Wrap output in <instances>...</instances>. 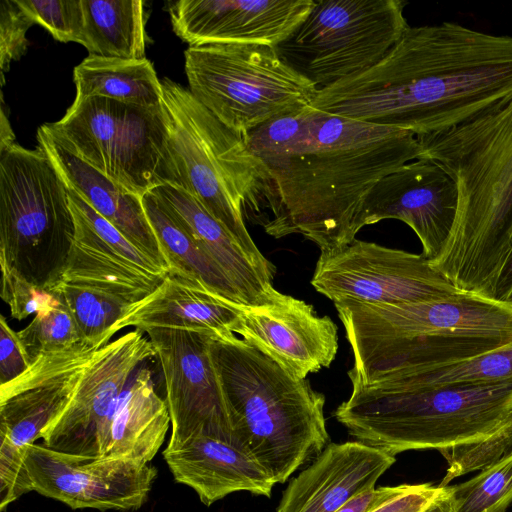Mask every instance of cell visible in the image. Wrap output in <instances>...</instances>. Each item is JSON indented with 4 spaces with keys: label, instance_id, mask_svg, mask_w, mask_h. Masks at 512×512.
Returning <instances> with one entry per match:
<instances>
[{
    "label": "cell",
    "instance_id": "cell-1",
    "mask_svg": "<svg viewBox=\"0 0 512 512\" xmlns=\"http://www.w3.org/2000/svg\"><path fill=\"white\" fill-rule=\"evenodd\" d=\"M264 171L260 223L279 239L300 234L328 253L356 239L361 207L386 175L420 157L410 131L307 106L244 136Z\"/></svg>",
    "mask_w": 512,
    "mask_h": 512
},
{
    "label": "cell",
    "instance_id": "cell-2",
    "mask_svg": "<svg viewBox=\"0 0 512 512\" xmlns=\"http://www.w3.org/2000/svg\"><path fill=\"white\" fill-rule=\"evenodd\" d=\"M512 99V36L455 22L409 27L375 65L319 89L311 107L416 136Z\"/></svg>",
    "mask_w": 512,
    "mask_h": 512
},
{
    "label": "cell",
    "instance_id": "cell-3",
    "mask_svg": "<svg viewBox=\"0 0 512 512\" xmlns=\"http://www.w3.org/2000/svg\"><path fill=\"white\" fill-rule=\"evenodd\" d=\"M416 137L418 159L442 168L458 192L450 237L430 263L460 290L487 297L512 219V99L450 129Z\"/></svg>",
    "mask_w": 512,
    "mask_h": 512
},
{
    "label": "cell",
    "instance_id": "cell-4",
    "mask_svg": "<svg viewBox=\"0 0 512 512\" xmlns=\"http://www.w3.org/2000/svg\"><path fill=\"white\" fill-rule=\"evenodd\" d=\"M210 350L236 439L284 483L328 445L324 394L241 338Z\"/></svg>",
    "mask_w": 512,
    "mask_h": 512
},
{
    "label": "cell",
    "instance_id": "cell-5",
    "mask_svg": "<svg viewBox=\"0 0 512 512\" xmlns=\"http://www.w3.org/2000/svg\"><path fill=\"white\" fill-rule=\"evenodd\" d=\"M351 385L335 418L357 441L392 456L478 442L512 419V381L453 387Z\"/></svg>",
    "mask_w": 512,
    "mask_h": 512
},
{
    "label": "cell",
    "instance_id": "cell-6",
    "mask_svg": "<svg viewBox=\"0 0 512 512\" xmlns=\"http://www.w3.org/2000/svg\"><path fill=\"white\" fill-rule=\"evenodd\" d=\"M162 82V104L169 140L184 190L192 194L229 232L250 261L273 280L275 266L250 236L245 212L259 218L264 171L243 136L220 122L191 94L170 80Z\"/></svg>",
    "mask_w": 512,
    "mask_h": 512
},
{
    "label": "cell",
    "instance_id": "cell-7",
    "mask_svg": "<svg viewBox=\"0 0 512 512\" xmlns=\"http://www.w3.org/2000/svg\"><path fill=\"white\" fill-rule=\"evenodd\" d=\"M74 233L68 188L45 151L0 148V267L54 291Z\"/></svg>",
    "mask_w": 512,
    "mask_h": 512
},
{
    "label": "cell",
    "instance_id": "cell-8",
    "mask_svg": "<svg viewBox=\"0 0 512 512\" xmlns=\"http://www.w3.org/2000/svg\"><path fill=\"white\" fill-rule=\"evenodd\" d=\"M46 125L67 150L140 197L162 185L184 188L163 104L75 98L59 121Z\"/></svg>",
    "mask_w": 512,
    "mask_h": 512
},
{
    "label": "cell",
    "instance_id": "cell-9",
    "mask_svg": "<svg viewBox=\"0 0 512 512\" xmlns=\"http://www.w3.org/2000/svg\"><path fill=\"white\" fill-rule=\"evenodd\" d=\"M184 56L191 94L243 137L276 118L310 106L318 92L269 45L189 46Z\"/></svg>",
    "mask_w": 512,
    "mask_h": 512
},
{
    "label": "cell",
    "instance_id": "cell-10",
    "mask_svg": "<svg viewBox=\"0 0 512 512\" xmlns=\"http://www.w3.org/2000/svg\"><path fill=\"white\" fill-rule=\"evenodd\" d=\"M402 0H320L275 47L317 89L380 61L410 27Z\"/></svg>",
    "mask_w": 512,
    "mask_h": 512
},
{
    "label": "cell",
    "instance_id": "cell-11",
    "mask_svg": "<svg viewBox=\"0 0 512 512\" xmlns=\"http://www.w3.org/2000/svg\"><path fill=\"white\" fill-rule=\"evenodd\" d=\"M351 349L427 337L512 339V305L474 293L418 302H335Z\"/></svg>",
    "mask_w": 512,
    "mask_h": 512
},
{
    "label": "cell",
    "instance_id": "cell-12",
    "mask_svg": "<svg viewBox=\"0 0 512 512\" xmlns=\"http://www.w3.org/2000/svg\"><path fill=\"white\" fill-rule=\"evenodd\" d=\"M311 285L333 303L396 304L468 293L436 270L422 253L359 239L320 254Z\"/></svg>",
    "mask_w": 512,
    "mask_h": 512
},
{
    "label": "cell",
    "instance_id": "cell-13",
    "mask_svg": "<svg viewBox=\"0 0 512 512\" xmlns=\"http://www.w3.org/2000/svg\"><path fill=\"white\" fill-rule=\"evenodd\" d=\"M97 348L82 342L40 356L12 381L0 385V480L10 486L28 478L26 451L64 411Z\"/></svg>",
    "mask_w": 512,
    "mask_h": 512
},
{
    "label": "cell",
    "instance_id": "cell-14",
    "mask_svg": "<svg viewBox=\"0 0 512 512\" xmlns=\"http://www.w3.org/2000/svg\"><path fill=\"white\" fill-rule=\"evenodd\" d=\"M141 331L151 341L164 377L171 418L165 450H175L197 436L240 443L233 433L211 356V342L216 337L187 328L149 327Z\"/></svg>",
    "mask_w": 512,
    "mask_h": 512
},
{
    "label": "cell",
    "instance_id": "cell-15",
    "mask_svg": "<svg viewBox=\"0 0 512 512\" xmlns=\"http://www.w3.org/2000/svg\"><path fill=\"white\" fill-rule=\"evenodd\" d=\"M156 351L139 329L96 351L85 366L71 400L43 434V446L65 454L101 457L115 404L132 374Z\"/></svg>",
    "mask_w": 512,
    "mask_h": 512
},
{
    "label": "cell",
    "instance_id": "cell-16",
    "mask_svg": "<svg viewBox=\"0 0 512 512\" xmlns=\"http://www.w3.org/2000/svg\"><path fill=\"white\" fill-rule=\"evenodd\" d=\"M25 464L33 491L72 509H139L147 500L157 469L126 458H90L30 445Z\"/></svg>",
    "mask_w": 512,
    "mask_h": 512
},
{
    "label": "cell",
    "instance_id": "cell-17",
    "mask_svg": "<svg viewBox=\"0 0 512 512\" xmlns=\"http://www.w3.org/2000/svg\"><path fill=\"white\" fill-rule=\"evenodd\" d=\"M458 207L457 187L437 164L410 161L382 178L366 197L355 229L385 219L406 223L422 244V255L435 260L450 237Z\"/></svg>",
    "mask_w": 512,
    "mask_h": 512
},
{
    "label": "cell",
    "instance_id": "cell-18",
    "mask_svg": "<svg viewBox=\"0 0 512 512\" xmlns=\"http://www.w3.org/2000/svg\"><path fill=\"white\" fill-rule=\"evenodd\" d=\"M234 333L298 378L328 368L338 350V328L312 305L276 290L257 305H239Z\"/></svg>",
    "mask_w": 512,
    "mask_h": 512
},
{
    "label": "cell",
    "instance_id": "cell-19",
    "mask_svg": "<svg viewBox=\"0 0 512 512\" xmlns=\"http://www.w3.org/2000/svg\"><path fill=\"white\" fill-rule=\"evenodd\" d=\"M315 0H180L169 7L175 34L189 46L276 47L306 19Z\"/></svg>",
    "mask_w": 512,
    "mask_h": 512
},
{
    "label": "cell",
    "instance_id": "cell-20",
    "mask_svg": "<svg viewBox=\"0 0 512 512\" xmlns=\"http://www.w3.org/2000/svg\"><path fill=\"white\" fill-rule=\"evenodd\" d=\"M395 461V456L357 440L330 443L289 482L277 512H336L374 488Z\"/></svg>",
    "mask_w": 512,
    "mask_h": 512
},
{
    "label": "cell",
    "instance_id": "cell-21",
    "mask_svg": "<svg viewBox=\"0 0 512 512\" xmlns=\"http://www.w3.org/2000/svg\"><path fill=\"white\" fill-rule=\"evenodd\" d=\"M163 457L174 480L192 488L206 506L239 491L270 497L276 484L240 443L197 436L164 450Z\"/></svg>",
    "mask_w": 512,
    "mask_h": 512
},
{
    "label": "cell",
    "instance_id": "cell-22",
    "mask_svg": "<svg viewBox=\"0 0 512 512\" xmlns=\"http://www.w3.org/2000/svg\"><path fill=\"white\" fill-rule=\"evenodd\" d=\"M37 143L48 155L67 187L73 189L134 246L168 272L164 255L147 218L143 197L110 180L67 150L46 124L37 130Z\"/></svg>",
    "mask_w": 512,
    "mask_h": 512
},
{
    "label": "cell",
    "instance_id": "cell-23",
    "mask_svg": "<svg viewBox=\"0 0 512 512\" xmlns=\"http://www.w3.org/2000/svg\"><path fill=\"white\" fill-rule=\"evenodd\" d=\"M239 305L220 298L206 288L167 274L162 284L135 306L120 322L119 330L133 326L203 330L218 340L235 342Z\"/></svg>",
    "mask_w": 512,
    "mask_h": 512
},
{
    "label": "cell",
    "instance_id": "cell-24",
    "mask_svg": "<svg viewBox=\"0 0 512 512\" xmlns=\"http://www.w3.org/2000/svg\"><path fill=\"white\" fill-rule=\"evenodd\" d=\"M170 424L168 405L156 392L152 371L141 365L115 404L101 457L149 463L162 446Z\"/></svg>",
    "mask_w": 512,
    "mask_h": 512
},
{
    "label": "cell",
    "instance_id": "cell-25",
    "mask_svg": "<svg viewBox=\"0 0 512 512\" xmlns=\"http://www.w3.org/2000/svg\"><path fill=\"white\" fill-rule=\"evenodd\" d=\"M151 192L228 275L248 305L270 299L273 280L250 261L229 232L192 194L172 185H162Z\"/></svg>",
    "mask_w": 512,
    "mask_h": 512
},
{
    "label": "cell",
    "instance_id": "cell-26",
    "mask_svg": "<svg viewBox=\"0 0 512 512\" xmlns=\"http://www.w3.org/2000/svg\"><path fill=\"white\" fill-rule=\"evenodd\" d=\"M143 205L168 266V273L206 288L222 299L246 304L240 291L221 267L195 242L151 191Z\"/></svg>",
    "mask_w": 512,
    "mask_h": 512
},
{
    "label": "cell",
    "instance_id": "cell-27",
    "mask_svg": "<svg viewBox=\"0 0 512 512\" xmlns=\"http://www.w3.org/2000/svg\"><path fill=\"white\" fill-rule=\"evenodd\" d=\"M78 99L104 97L145 108L162 107V82L146 58L89 55L74 68Z\"/></svg>",
    "mask_w": 512,
    "mask_h": 512
},
{
    "label": "cell",
    "instance_id": "cell-28",
    "mask_svg": "<svg viewBox=\"0 0 512 512\" xmlns=\"http://www.w3.org/2000/svg\"><path fill=\"white\" fill-rule=\"evenodd\" d=\"M81 4L82 45L89 55L145 58L147 37L142 0H81Z\"/></svg>",
    "mask_w": 512,
    "mask_h": 512
},
{
    "label": "cell",
    "instance_id": "cell-29",
    "mask_svg": "<svg viewBox=\"0 0 512 512\" xmlns=\"http://www.w3.org/2000/svg\"><path fill=\"white\" fill-rule=\"evenodd\" d=\"M165 277L146 273L74 241L61 282L92 286L140 304Z\"/></svg>",
    "mask_w": 512,
    "mask_h": 512
},
{
    "label": "cell",
    "instance_id": "cell-30",
    "mask_svg": "<svg viewBox=\"0 0 512 512\" xmlns=\"http://www.w3.org/2000/svg\"><path fill=\"white\" fill-rule=\"evenodd\" d=\"M504 381H512V341L474 357L392 375L375 383L412 387H453Z\"/></svg>",
    "mask_w": 512,
    "mask_h": 512
},
{
    "label": "cell",
    "instance_id": "cell-31",
    "mask_svg": "<svg viewBox=\"0 0 512 512\" xmlns=\"http://www.w3.org/2000/svg\"><path fill=\"white\" fill-rule=\"evenodd\" d=\"M57 291L74 316L83 342L100 349L119 331L120 322L138 304L113 293L76 283L60 282Z\"/></svg>",
    "mask_w": 512,
    "mask_h": 512
},
{
    "label": "cell",
    "instance_id": "cell-32",
    "mask_svg": "<svg viewBox=\"0 0 512 512\" xmlns=\"http://www.w3.org/2000/svg\"><path fill=\"white\" fill-rule=\"evenodd\" d=\"M67 188L75 225V242L146 273L164 276L168 274L153 259L134 246L73 189Z\"/></svg>",
    "mask_w": 512,
    "mask_h": 512
},
{
    "label": "cell",
    "instance_id": "cell-33",
    "mask_svg": "<svg viewBox=\"0 0 512 512\" xmlns=\"http://www.w3.org/2000/svg\"><path fill=\"white\" fill-rule=\"evenodd\" d=\"M449 486L456 512H506L512 504V454Z\"/></svg>",
    "mask_w": 512,
    "mask_h": 512
},
{
    "label": "cell",
    "instance_id": "cell-34",
    "mask_svg": "<svg viewBox=\"0 0 512 512\" xmlns=\"http://www.w3.org/2000/svg\"><path fill=\"white\" fill-rule=\"evenodd\" d=\"M17 336L29 366L42 355L83 342L76 320L61 295L58 302L38 312Z\"/></svg>",
    "mask_w": 512,
    "mask_h": 512
},
{
    "label": "cell",
    "instance_id": "cell-35",
    "mask_svg": "<svg viewBox=\"0 0 512 512\" xmlns=\"http://www.w3.org/2000/svg\"><path fill=\"white\" fill-rule=\"evenodd\" d=\"M447 468L439 486L445 487L455 478L479 471L512 454V419L489 437L439 451Z\"/></svg>",
    "mask_w": 512,
    "mask_h": 512
},
{
    "label": "cell",
    "instance_id": "cell-36",
    "mask_svg": "<svg viewBox=\"0 0 512 512\" xmlns=\"http://www.w3.org/2000/svg\"><path fill=\"white\" fill-rule=\"evenodd\" d=\"M35 24L60 42L82 45L84 18L81 0H17Z\"/></svg>",
    "mask_w": 512,
    "mask_h": 512
},
{
    "label": "cell",
    "instance_id": "cell-37",
    "mask_svg": "<svg viewBox=\"0 0 512 512\" xmlns=\"http://www.w3.org/2000/svg\"><path fill=\"white\" fill-rule=\"evenodd\" d=\"M1 268V298L10 308L11 316L23 320L52 306L60 299L57 291L38 286L15 271Z\"/></svg>",
    "mask_w": 512,
    "mask_h": 512
},
{
    "label": "cell",
    "instance_id": "cell-38",
    "mask_svg": "<svg viewBox=\"0 0 512 512\" xmlns=\"http://www.w3.org/2000/svg\"><path fill=\"white\" fill-rule=\"evenodd\" d=\"M35 23L19 6L17 0H2L0 4V67L2 77L12 61L26 52L27 31Z\"/></svg>",
    "mask_w": 512,
    "mask_h": 512
},
{
    "label": "cell",
    "instance_id": "cell-39",
    "mask_svg": "<svg viewBox=\"0 0 512 512\" xmlns=\"http://www.w3.org/2000/svg\"><path fill=\"white\" fill-rule=\"evenodd\" d=\"M29 368L15 332L4 315H0V385L6 384Z\"/></svg>",
    "mask_w": 512,
    "mask_h": 512
},
{
    "label": "cell",
    "instance_id": "cell-40",
    "mask_svg": "<svg viewBox=\"0 0 512 512\" xmlns=\"http://www.w3.org/2000/svg\"><path fill=\"white\" fill-rule=\"evenodd\" d=\"M444 489L445 487L432 483L409 484L403 493L371 512H423Z\"/></svg>",
    "mask_w": 512,
    "mask_h": 512
},
{
    "label": "cell",
    "instance_id": "cell-41",
    "mask_svg": "<svg viewBox=\"0 0 512 512\" xmlns=\"http://www.w3.org/2000/svg\"><path fill=\"white\" fill-rule=\"evenodd\" d=\"M512 292V219L500 243L488 298L505 302Z\"/></svg>",
    "mask_w": 512,
    "mask_h": 512
},
{
    "label": "cell",
    "instance_id": "cell-42",
    "mask_svg": "<svg viewBox=\"0 0 512 512\" xmlns=\"http://www.w3.org/2000/svg\"><path fill=\"white\" fill-rule=\"evenodd\" d=\"M408 487L409 484L371 488L349 500L336 512H371L403 493Z\"/></svg>",
    "mask_w": 512,
    "mask_h": 512
},
{
    "label": "cell",
    "instance_id": "cell-43",
    "mask_svg": "<svg viewBox=\"0 0 512 512\" xmlns=\"http://www.w3.org/2000/svg\"><path fill=\"white\" fill-rule=\"evenodd\" d=\"M423 512H456L449 486Z\"/></svg>",
    "mask_w": 512,
    "mask_h": 512
},
{
    "label": "cell",
    "instance_id": "cell-44",
    "mask_svg": "<svg viewBox=\"0 0 512 512\" xmlns=\"http://www.w3.org/2000/svg\"><path fill=\"white\" fill-rule=\"evenodd\" d=\"M15 143V137L11 130L9 121L5 114L4 109L1 110V140H0V148L11 145Z\"/></svg>",
    "mask_w": 512,
    "mask_h": 512
},
{
    "label": "cell",
    "instance_id": "cell-45",
    "mask_svg": "<svg viewBox=\"0 0 512 512\" xmlns=\"http://www.w3.org/2000/svg\"><path fill=\"white\" fill-rule=\"evenodd\" d=\"M505 302H508L512 305V292L508 295V297L506 298Z\"/></svg>",
    "mask_w": 512,
    "mask_h": 512
}]
</instances>
